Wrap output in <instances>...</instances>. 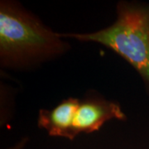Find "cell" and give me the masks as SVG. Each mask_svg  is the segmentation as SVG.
<instances>
[{"mask_svg":"<svg viewBox=\"0 0 149 149\" xmlns=\"http://www.w3.org/2000/svg\"><path fill=\"white\" fill-rule=\"evenodd\" d=\"M116 14V20L109 27L90 33H60V36L98 43L111 50L139 73L149 96V3L119 1Z\"/></svg>","mask_w":149,"mask_h":149,"instance_id":"obj_2","label":"cell"},{"mask_svg":"<svg viewBox=\"0 0 149 149\" xmlns=\"http://www.w3.org/2000/svg\"><path fill=\"white\" fill-rule=\"evenodd\" d=\"M60 33L13 1L0 3V65L13 70L35 69L64 56L70 45Z\"/></svg>","mask_w":149,"mask_h":149,"instance_id":"obj_1","label":"cell"},{"mask_svg":"<svg viewBox=\"0 0 149 149\" xmlns=\"http://www.w3.org/2000/svg\"><path fill=\"white\" fill-rule=\"evenodd\" d=\"M80 102L77 98L70 97L52 109H42L38 113L37 126L51 137L73 140L76 138L74 122Z\"/></svg>","mask_w":149,"mask_h":149,"instance_id":"obj_4","label":"cell"},{"mask_svg":"<svg viewBox=\"0 0 149 149\" xmlns=\"http://www.w3.org/2000/svg\"><path fill=\"white\" fill-rule=\"evenodd\" d=\"M27 138H25V139H22L20 141V142H18L16 145H14L13 147H12L8 149H22L24 148V146L27 144Z\"/></svg>","mask_w":149,"mask_h":149,"instance_id":"obj_5","label":"cell"},{"mask_svg":"<svg viewBox=\"0 0 149 149\" xmlns=\"http://www.w3.org/2000/svg\"><path fill=\"white\" fill-rule=\"evenodd\" d=\"M111 119L125 121L127 115L118 102L106 100L97 94L85 96L80 102L74 122L76 137L80 133L99 131Z\"/></svg>","mask_w":149,"mask_h":149,"instance_id":"obj_3","label":"cell"}]
</instances>
